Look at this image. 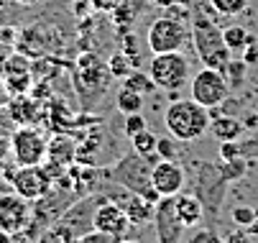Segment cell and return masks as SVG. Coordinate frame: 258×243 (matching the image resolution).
<instances>
[{
  "instance_id": "cell-1",
  "label": "cell",
  "mask_w": 258,
  "mask_h": 243,
  "mask_svg": "<svg viewBox=\"0 0 258 243\" xmlns=\"http://www.w3.org/2000/svg\"><path fill=\"white\" fill-rule=\"evenodd\" d=\"M72 82H75L82 113H92L100 105V100L105 97L110 82H113V75H110L107 62H102L95 51H85L77 59V67L72 72Z\"/></svg>"
},
{
  "instance_id": "cell-2",
  "label": "cell",
  "mask_w": 258,
  "mask_h": 243,
  "mask_svg": "<svg viewBox=\"0 0 258 243\" xmlns=\"http://www.w3.org/2000/svg\"><path fill=\"white\" fill-rule=\"evenodd\" d=\"M192 44L197 51V59L202 67H212L223 72L225 64L233 59L225 39H223V28H220L205 11H192Z\"/></svg>"
},
{
  "instance_id": "cell-3",
  "label": "cell",
  "mask_w": 258,
  "mask_h": 243,
  "mask_svg": "<svg viewBox=\"0 0 258 243\" xmlns=\"http://www.w3.org/2000/svg\"><path fill=\"white\" fill-rule=\"evenodd\" d=\"M210 110L205 105H200L197 100H171L169 108L164 113V126L169 131V136H174L176 141H197L210 131Z\"/></svg>"
},
{
  "instance_id": "cell-4",
  "label": "cell",
  "mask_w": 258,
  "mask_h": 243,
  "mask_svg": "<svg viewBox=\"0 0 258 243\" xmlns=\"http://www.w3.org/2000/svg\"><path fill=\"white\" fill-rule=\"evenodd\" d=\"M151 169H154V164H149L146 156H141L136 151H128L107 169L105 177L110 182H115L118 187L128 190L131 195H141V197L151 200V202H159L161 195L156 192V187L151 182Z\"/></svg>"
},
{
  "instance_id": "cell-5",
  "label": "cell",
  "mask_w": 258,
  "mask_h": 243,
  "mask_svg": "<svg viewBox=\"0 0 258 243\" xmlns=\"http://www.w3.org/2000/svg\"><path fill=\"white\" fill-rule=\"evenodd\" d=\"M149 75L159 90H166L171 100L189 85L192 80V64L181 51H169V54H154L149 64Z\"/></svg>"
},
{
  "instance_id": "cell-6",
  "label": "cell",
  "mask_w": 258,
  "mask_h": 243,
  "mask_svg": "<svg viewBox=\"0 0 258 243\" xmlns=\"http://www.w3.org/2000/svg\"><path fill=\"white\" fill-rule=\"evenodd\" d=\"M6 179L13 185V192L26 197L28 202H39L46 197L54 187V177L49 174V169L44 164L39 166H6Z\"/></svg>"
},
{
  "instance_id": "cell-7",
  "label": "cell",
  "mask_w": 258,
  "mask_h": 243,
  "mask_svg": "<svg viewBox=\"0 0 258 243\" xmlns=\"http://www.w3.org/2000/svg\"><path fill=\"white\" fill-rule=\"evenodd\" d=\"M189 95H192V100L200 102V105H205L207 110H217L220 105H225V100L230 97V85L225 82V75L220 72V69L202 67L189 80Z\"/></svg>"
},
{
  "instance_id": "cell-8",
  "label": "cell",
  "mask_w": 258,
  "mask_h": 243,
  "mask_svg": "<svg viewBox=\"0 0 258 243\" xmlns=\"http://www.w3.org/2000/svg\"><path fill=\"white\" fill-rule=\"evenodd\" d=\"M187 39H189V31L184 26V21L176 16H161V18L151 21L149 31H146V41H149L151 54L181 51Z\"/></svg>"
},
{
  "instance_id": "cell-9",
  "label": "cell",
  "mask_w": 258,
  "mask_h": 243,
  "mask_svg": "<svg viewBox=\"0 0 258 243\" xmlns=\"http://www.w3.org/2000/svg\"><path fill=\"white\" fill-rule=\"evenodd\" d=\"M11 144H13V161L18 166H39L46 161L49 138L41 133V128L18 126L11 133Z\"/></svg>"
},
{
  "instance_id": "cell-10",
  "label": "cell",
  "mask_w": 258,
  "mask_h": 243,
  "mask_svg": "<svg viewBox=\"0 0 258 243\" xmlns=\"http://www.w3.org/2000/svg\"><path fill=\"white\" fill-rule=\"evenodd\" d=\"M195 169L200 171L195 179V195L212 215H217L220 202H223L228 190V177L223 174L220 164H210V161H195Z\"/></svg>"
},
{
  "instance_id": "cell-11",
  "label": "cell",
  "mask_w": 258,
  "mask_h": 243,
  "mask_svg": "<svg viewBox=\"0 0 258 243\" xmlns=\"http://www.w3.org/2000/svg\"><path fill=\"white\" fill-rule=\"evenodd\" d=\"M31 220H33V207L26 197H21L18 192L0 195V230L21 235L28 230Z\"/></svg>"
},
{
  "instance_id": "cell-12",
  "label": "cell",
  "mask_w": 258,
  "mask_h": 243,
  "mask_svg": "<svg viewBox=\"0 0 258 243\" xmlns=\"http://www.w3.org/2000/svg\"><path fill=\"white\" fill-rule=\"evenodd\" d=\"M92 228L120 240L128 233V228H131V220L125 215V207L120 202H113L110 197L100 200V205L95 207V215H92Z\"/></svg>"
},
{
  "instance_id": "cell-13",
  "label": "cell",
  "mask_w": 258,
  "mask_h": 243,
  "mask_svg": "<svg viewBox=\"0 0 258 243\" xmlns=\"http://www.w3.org/2000/svg\"><path fill=\"white\" fill-rule=\"evenodd\" d=\"M151 182L161 197H174L184 190L187 171H184L181 164H176V159H161L151 169Z\"/></svg>"
},
{
  "instance_id": "cell-14",
  "label": "cell",
  "mask_w": 258,
  "mask_h": 243,
  "mask_svg": "<svg viewBox=\"0 0 258 243\" xmlns=\"http://www.w3.org/2000/svg\"><path fill=\"white\" fill-rule=\"evenodd\" d=\"M154 223H156V233H159L161 243H179V235H181L184 225L179 223V218L174 213V197H161L156 202Z\"/></svg>"
},
{
  "instance_id": "cell-15",
  "label": "cell",
  "mask_w": 258,
  "mask_h": 243,
  "mask_svg": "<svg viewBox=\"0 0 258 243\" xmlns=\"http://www.w3.org/2000/svg\"><path fill=\"white\" fill-rule=\"evenodd\" d=\"M174 213H176L179 223L184 225V230H187V228H195L202 220L205 205L200 202L197 195H181L179 192V195H174Z\"/></svg>"
},
{
  "instance_id": "cell-16",
  "label": "cell",
  "mask_w": 258,
  "mask_h": 243,
  "mask_svg": "<svg viewBox=\"0 0 258 243\" xmlns=\"http://www.w3.org/2000/svg\"><path fill=\"white\" fill-rule=\"evenodd\" d=\"M46 161L56 164V166H64V169L69 164H75L77 161V144H75V138H69L64 133L54 136L49 141V149H46Z\"/></svg>"
},
{
  "instance_id": "cell-17",
  "label": "cell",
  "mask_w": 258,
  "mask_h": 243,
  "mask_svg": "<svg viewBox=\"0 0 258 243\" xmlns=\"http://www.w3.org/2000/svg\"><path fill=\"white\" fill-rule=\"evenodd\" d=\"M210 131H212V136L217 138L220 144L223 141H238V138L243 136V131H245V126L235 118V115H212V120H210Z\"/></svg>"
},
{
  "instance_id": "cell-18",
  "label": "cell",
  "mask_w": 258,
  "mask_h": 243,
  "mask_svg": "<svg viewBox=\"0 0 258 243\" xmlns=\"http://www.w3.org/2000/svg\"><path fill=\"white\" fill-rule=\"evenodd\" d=\"M123 207H125V215H128L131 225H149L154 220V213H156V202L146 200L141 195H131Z\"/></svg>"
},
{
  "instance_id": "cell-19",
  "label": "cell",
  "mask_w": 258,
  "mask_h": 243,
  "mask_svg": "<svg viewBox=\"0 0 258 243\" xmlns=\"http://www.w3.org/2000/svg\"><path fill=\"white\" fill-rule=\"evenodd\" d=\"M223 39H225L230 54H243V51L255 41V39L250 36V31L243 28V26H228V28H223Z\"/></svg>"
},
{
  "instance_id": "cell-20",
  "label": "cell",
  "mask_w": 258,
  "mask_h": 243,
  "mask_svg": "<svg viewBox=\"0 0 258 243\" xmlns=\"http://www.w3.org/2000/svg\"><path fill=\"white\" fill-rule=\"evenodd\" d=\"M115 108H118V113H123V115L141 113V110H143V95L120 85V87L115 90Z\"/></svg>"
},
{
  "instance_id": "cell-21",
  "label": "cell",
  "mask_w": 258,
  "mask_h": 243,
  "mask_svg": "<svg viewBox=\"0 0 258 243\" xmlns=\"http://www.w3.org/2000/svg\"><path fill=\"white\" fill-rule=\"evenodd\" d=\"M248 64L243 62V59H230L228 64H225V69H223V75H225V82L230 85V92H235V90H240L243 85H245V75H248Z\"/></svg>"
},
{
  "instance_id": "cell-22",
  "label": "cell",
  "mask_w": 258,
  "mask_h": 243,
  "mask_svg": "<svg viewBox=\"0 0 258 243\" xmlns=\"http://www.w3.org/2000/svg\"><path fill=\"white\" fill-rule=\"evenodd\" d=\"M123 87L136 90V92H141V95H149V92H154V90H156V85H154L151 75H149V72H141V69H133V72H131L128 77H123Z\"/></svg>"
},
{
  "instance_id": "cell-23",
  "label": "cell",
  "mask_w": 258,
  "mask_h": 243,
  "mask_svg": "<svg viewBox=\"0 0 258 243\" xmlns=\"http://www.w3.org/2000/svg\"><path fill=\"white\" fill-rule=\"evenodd\" d=\"M156 141H159L156 133H151L149 128L141 131V133H136V136H131L133 151L141 154V156H151V154H156Z\"/></svg>"
},
{
  "instance_id": "cell-24",
  "label": "cell",
  "mask_w": 258,
  "mask_h": 243,
  "mask_svg": "<svg viewBox=\"0 0 258 243\" xmlns=\"http://www.w3.org/2000/svg\"><path fill=\"white\" fill-rule=\"evenodd\" d=\"M107 67H110V75H113L115 80H123V77H128L131 72H133V62H131V56L125 54V51H115L113 56L107 59Z\"/></svg>"
},
{
  "instance_id": "cell-25",
  "label": "cell",
  "mask_w": 258,
  "mask_h": 243,
  "mask_svg": "<svg viewBox=\"0 0 258 243\" xmlns=\"http://www.w3.org/2000/svg\"><path fill=\"white\" fill-rule=\"evenodd\" d=\"M250 0H210V8L217 11L220 16H240L245 8H248Z\"/></svg>"
},
{
  "instance_id": "cell-26",
  "label": "cell",
  "mask_w": 258,
  "mask_h": 243,
  "mask_svg": "<svg viewBox=\"0 0 258 243\" xmlns=\"http://www.w3.org/2000/svg\"><path fill=\"white\" fill-rule=\"evenodd\" d=\"M255 215H258V210L255 207H248V205H238V207H233V213H230V218H233V223L238 228H250Z\"/></svg>"
},
{
  "instance_id": "cell-27",
  "label": "cell",
  "mask_w": 258,
  "mask_h": 243,
  "mask_svg": "<svg viewBox=\"0 0 258 243\" xmlns=\"http://www.w3.org/2000/svg\"><path fill=\"white\" fill-rule=\"evenodd\" d=\"M220 169H223V174L228 177V182L243 177L245 171H248V164L243 159H235V161H220Z\"/></svg>"
},
{
  "instance_id": "cell-28",
  "label": "cell",
  "mask_w": 258,
  "mask_h": 243,
  "mask_svg": "<svg viewBox=\"0 0 258 243\" xmlns=\"http://www.w3.org/2000/svg\"><path fill=\"white\" fill-rule=\"evenodd\" d=\"M156 154H159V159H176V156H179L176 138H174V136L159 138V141H156Z\"/></svg>"
},
{
  "instance_id": "cell-29",
  "label": "cell",
  "mask_w": 258,
  "mask_h": 243,
  "mask_svg": "<svg viewBox=\"0 0 258 243\" xmlns=\"http://www.w3.org/2000/svg\"><path fill=\"white\" fill-rule=\"evenodd\" d=\"M123 118H125L123 120V131H125L128 138L136 136V133H141V131H146V118L141 113H131V115H123Z\"/></svg>"
},
{
  "instance_id": "cell-30",
  "label": "cell",
  "mask_w": 258,
  "mask_h": 243,
  "mask_svg": "<svg viewBox=\"0 0 258 243\" xmlns=\"http://www.w3.org/2000/svg\"><path fill=\"white\" fill-rule=\"evenodd\" d=\"M235 159H243L238 141H223L220 144V161H235Z\"/></svg>"
},
{
  "instance_id": "cell-31",
  "label": "cell",
  "mask_w": 258,
  "mask_h": 243,
  "mask_svg": "<svg viewBox=\"0 0 258 243\" xmlns=\"http://www.w3.org/2000/svg\"><path fill=\"white\" fill-rule=\"evenodd\" d=\"M77 243H118V238H113V235H107V233L92 228V230L82 233V235L77 238Z\"/></svg>"
},
{
  "instance_id": "cell-32",
  "label": "cell",
  "mask_w": 258,
  "mask_h": 243,
  "mask_svg": "<svg viewBox=\"0 0 258 243\" xmlns=\"http://www.w3.org/2000/svg\"><path fill=\"white\" fill-rule=\"evenodd\" d=\"M16 164L13 161V144H11V136H0V169H6Z\"/></svg>"
},
{
  "instance_id": "cell-33",
  "label": "cell",
  "mask_w": 258,
  "mask_h": 243,
  "mask_svg": "<svg viewBox=\"0 0 258 243\" xmlns=\"http://www.w3.org/2000/svg\"><path fill=\"white\" fill-rule=\"evenodd\" d=\"M240 59H243L248 67H255V64H258V41H253V44L240 54Z\"/></svg>"
},
{
  "instance_id": "cell-34",
  "label": "cell",
  "mask_w": 258,
  "mask_h": 243,
  "mask_svg": "<svg viewBox=\"0 0 258 243\" xmlns=\"http://www.w3.org/2000/svg\"><path fill=\"white\" fill-rule=\"evenodd\" d=\"M120 6V0H92V11H102V13H110Z\"/></svg>"
},
{
  "instance_id": "cell-35",
  "label": "cell",
  "mask_w": 258,
  "mask_h": 243,
  "mask_svg": "<svg viewBox=\"0 0 258 243\" xmlns=\"http://www.w3.org/2000/svg\"><path fill=\"white\" fill-rule=\"evenodd\" d=\"M225 243H250V233H248L245 228H238V230L228 233Z\"/></svg>"
},
{
  "instance_id": "cell-36",
  "label": "cell",
  "mask_w": 258,
  "mask_h": 243,
  "mask_svg": "<svg viewBox=\"0 0 258 243\" xmlns=\"http://www.w3.org/2000/svg\"><path fill=\"white\" fill-rule=\"evenodd\" d=\"M192 3L195 0H156V6H161V8H174V6H184V8H192Z\"/></svg>"
},
{
  "instance_id": "cell-37",
  "label": "cell",
  "mask_w": 258,
  "mask_h": 243,
  "mask_svg": "<svg viewBox=\"0 0 258 243\" xmlns=\"http://www.w3.org/2000/svg\"><path fill=\"white\" fill-rule=\"evenodd\" d=\"M192 243H220V238L212 233V230H202V233H197L195 235V240Z\"/></svg>"
},
{
  "instance_id": "cell-38",
  "label": "cell",
  "mask_w": 258,
  "mask_h": 243,
  "mask_svg": "<svg viewBox=\"0 0 258 243\" xmlns=\"http://www.w3.org/2000/svg\"><path fill=\"white\" fill-rule=\"evenodd\" d=\"M0 243H16V235L6 233V230H0Z\"/></svg>"
},
{
  "instance_id": "cell-39",
  "label": "cell",
  "mask_w": 258,
  "mask_h": 243,
  "mask_svg": "<svg viewBox=\"0 0 258 243\" xmlns=\"http://www.w3.org/2000/svg\"><path fill=\"white\" fill-rule=\"evenodd\" d=\"M245 230H248L250 235H258V215H255V220L250 223V228H245Z\"/></svg>"
},
{
  "instance_id": "cell-40",
  "label": "cell",
  "mask_w": 258,
  "mask_h": 243,
  "mask_svg": "<svg viewBox=\"0 0 258 243\" xmlns=\"http://www.w3.org/2000/svg\"><path fill=\"white\" fill-rule=\"evenodd\" d=\"M16 3H18V6H39L41 0H16Z\"/></svg>"
},
{
  "instance_id": "cell-41",
  "label": "cell",
  "mask_w": 258,
  "mask_h": 243,
  "mask_svg": "<svg viewBox=\"0 0 258 243\" xmlns=\"http://www.w3.org/2000/svg\"><path fill=\"white\" fill-rule=\"evenodd\" d=\"M11 3H13V0H0V11H3V8H8Z\"/></svg>"
},
{
  "instance_id": "cell-42",
  "label": "cell",
  "mask_w": 258,
  "mask_h": 243,
  "mask_svg": "<svg viewBox=\"0 0 258 243\" xmlns=\"http://www.w3.org/2000/svg\"><path fill=\"white\" fill-rule=\"evenodd\" d=\"M16 243H33V238H23V240H16Z\"/></svg>"
},
{
  "instance_id": "cell-43",
  "label": "cell",
  "mask_w": 258,
  "mask_h": 243,
  "mask_svg": "<svg viewBox=\"0 0 258 243\" xmlns=\"http://www.w3.org/2000/svg\"><path fill=\"white\" fill-rule=\"evenodd\" d=\"M118 243H141V240H123V238H120Z\"/></svg>"
},
{
  "instance_id": "cell-44",
  "label": "cell",
  "mask_w": 258,
  "mask_h": 243,
  "mask_svg": "<svg viewBox=\"0 0 258 243\" xmlns=\"http://www.w3.org/2000/svg\"><path fill=\"white\" fill-rule=\"evenodd\" d=\"M220 243H225V240H220Z\"/></svg>"
}]
</instances>
